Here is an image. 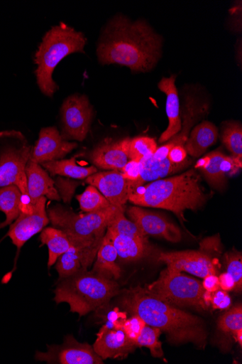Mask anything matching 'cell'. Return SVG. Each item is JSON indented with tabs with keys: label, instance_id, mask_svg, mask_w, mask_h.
Masks as SVG:
<instances>
[{
	"label": "cell",
	"instance_id": "ba28073f",
	"mask_svg": "<svg viewBox=\"0 0 242 364\" xmlns=\"http://www.w3.org/2000/svg\"><path fill=\"white\" fill-rule=\"evenodd\" d=\"M147 289L163 301L179 307L195 308L200 311L209 309L204 301L202 282L183 272L166 268L158 279L148 284Z\"/></svg>",
	"mask_w": 242,
	"mask_h": 364
},
{
	"label": "cell",
	"instance_id": "ffe728a7",
	"mask_svg": "<svg viewBox=\"0 0 242 364\" xmlns=\"http://www.w3.org/2000/svg\"><path fill=\"white\" fill-rule=\"evenodd\" d=\"M25 172L29 206L35 205L43 196H47L51 200L60 201V197L54 186L55 182L40 164L29 161Z\"/></svg>",
	"mask_w": 242,
	"mask_h": 364
},
{
	"label": "cell",
	"instance_id": "cb8c5ba5",
	"mask_svg": "<svg viewBox=\"0 0 242 364\" xmlns=\"http://www.w3.org/2000/svg\"><path fill=\"white\" fill-rule=\"evenodd\" d=\"M117 251L109 236H104L96 256L92 272L103 277L116 281L121 276V269L116 262Z\"/></svg>",
	"mask_w": 242,
	"mask_h": 364
},
{
	"label": "cell",
	"instance_id": "ac0fdd59",
	"mask_svg": "<svg viewBox=\"0 0 242 364\" xmlns=\"http://www.w3.org/2000/svg\"><path fill=\"white\" fill-rule=\"evenodd\" d=\"M130 138L115 141L106 139L100 142L90 154L95 167L104 171L122 170L129 161Z\"/></svg>",
	"mask_w": 242,
	"mask_h": 364
},
{
	"label": "cell",
	"instance_id": "8fae6325",
	"mask_svg": "<svg viewBox=\"0 0 242 364\" xmlns=\"http://www.w3.org/2000/svg\"><path fill=\"white\" fill-rule=\"evenodd\" d=\"M158 260L166 264L167 268L179 272H186L203 279L214 274L218 269L216 260L211 255L197 250L161 252Z\"/></svg>",
	"mask_w": 242,
	"mask_h": 364
},
{
	"label": "cell",
	"instance_id": "d6986e66",
	"mask_svg": "<svg viewBox=\"0 0 242 364\" xmlns=\"http://www.w3.org/2000/svg\"><path fill=\"white\" fill-rule=\"evenodd\" d=\"M102 240L89 245L73 247L62 255L57 259L55 267L59 275V281L79 272L87 271L96 258Z\"/></svg>",
	"mask_w": 242,
	"mask_h": 364
},
{
	"label": "cell",
	"instance_id": "b9f144b4",
	"mask_svg": "<svg viewBox=\"0 0 242 364\" xmlns=\"http://www.w3.org/2000/svg\"><path fill=\"white\" fill-rule=\"evenodd\" d=\"M202 284L204 289L209 292H215L221 289L219 277L214 274L204 277Z\"/></svg>",
	"mask_w": 242,
	"mask_h": 364
},
{
	"label": "cell",
	"instance_id": "30bf717a",
	"mask_svg": "<svg viewBox=\"0 0 242 364\" xmlns=\"http://www.w3.org/2000/svg\"><path fill=\"white\" fill-rule=\"evenodd\" d=\"M35 359L57 364H103V360L89 343L78 342L73 336L65 337L61 345L48 346L47 352L38 351Z\"/></svg>",
	"mask_w": 242,
	"mask_h": 364
},
{
	"label": "cell",
	"instance_id": "f546056e",
	"mask_svg": "<svg viewBox=\"0 0 242 364\" xmlns=\"http://www.w3.org/2000/svg\"><path fill=\"white\" fill-rule=\"evenodd\" d=\"M124 212L125 206L120 208L107 228L135 240L149 243L148 236L133 222L126 218Z\"/></svg>",
	"mask_w": 242,
	"mask_h": 364
},
{
	"label": "cell",
	"instance_id": "d4e9b609",
	"mask_svg": "<svg viewBox=\"0 0 242 364\" xmlns=\"http://www.w3.org/2000/svg\"><path fill=\"white\" fill-rule=\"evenodd\" d=\"M218 136L216 126L209 121H204L192 129L185 145V150L187 154L199 157L216 142Z\"/></svg>",
	"mask_w": 242,
	"mask_h": 364
},
{
	"label": "cell",
	"instance_id": "e0dca14e",
	"mask_svg": "<svg viewBox=\"0 0 242 364\" xmlns=\"http://www.w3.org/2000/svg\"><path fill=\"white\" fill-rule=\"evenodd\" d=\"M113 206L124 207L133 193L131 184L118 171L97 172L87 178Z\"/></svg>",
	"mask_w": 242,
	"mask_h": 364
},
{
	"label": "cell",
	"instance_id": "1f68e13d",
	"mask_svg": "<svg viewBox=\"0 0 242 364\" xmlns=\"http://www.w3.org/2000/svg\"><path fill=\"white\" fill-rule=\"evenodd\" d=\"M222 142L234 159L242 161V127L238 122H230L224 126Z\"/></svg>",
	"mask_w": 242,
	"mask_h": 364
},
{
	"label": "cell",
	"instance_id": "7402d4cb",
	"mask_svg": "<svg viewBox=\"0 0 242 364\" xmlns=\"http://www.w3.org/2000/svg\"><path fill=\"white\" fill-rule=\"evenodd\" d=\"M203 113L204 107L200 106L192 97H188L183 108L182 130L177 135L167 141L166 144L158 148L150 158L157 161L164 160L167 159L168 152L172 147L185 146L189 136L190 129Z\"/></svg>",
	"mask_w": 242,
	"mask_h": 364
},
{
	"label": "cell",
	"instance_id": "7c38bea8",
	"mask_svg": "<svg viewBox=\"0 0 242 364\" xmlns=\"http://www.w3.org/2000/svg\"><path fill=\"white\" fill-rule=\"evenodd\" d=\"M46 202V197H41L31 211L21 212L17 220L11 225L8 236L18 251L33 236L42 232L49 223Z\"/></svg>",
	"mask_w": 242,
	"mask_h": 364
},
{
	"label": "cell",
	"instance_id": "6da1fadb",
	"mask_svg": "<svg viewBox=\"0 0 242 364\" xmlns=\"http://www.w3.org/2000/svg\"><path fill=\"white\" fill-rule=\"evenodd\" d=\"M162 38L144 21L114 17L99 41L97 56L102 64H119L132 72L147 73L158 63Z\"/></svg>",
	"mask_w": 242,
	"mask_h": 364
},
{
	"label": "cell",
	"instance_id": "5bb4252c",
	"mask_svg": "<svg viewBox=\"0 0 242 364\" xmlns=\"http://www.w3.org/2000/svg\"><path fill=\"white\" fill-rule=\"evenodd\" d=\"M242 161L220 151H212L200 159L195 165L211 186L219 190L224 188L227 176L236 173L241 168Z\"/></svg>",
	"mask_w": 242,
	"mask_h": 364
},
{
	"label": "cell",
	"instance_id": "9a60e30c",
	"mask_svg": "<svg viewBox=\"0 0 242 364\" xmlns=\"http://www.w3.org/2000/svg\"><path fill=\"white\" fill-rule=\"evenodd\" d=\"M77 146V143L64 140L57 128L54 127L43 128L35 146L32 149L29 161L42 164L60 160L76 149Z\"/></svg>",
	"mask_w": 242,
	"mask_h": 364
},
{
	"label": "cell",
	"instance_id": "4fadbf2b",
	"mask_svg": "<svg viewBox=\"0 0 242 364\" xmlns=\"http://www.w3.org/2000/svg\"><path fill=\"white\" fill-rule=\"evenodd\" d=\"M127 215L147 236L159 237L172 243L182 241L180 228L159 213L133 206L128 209Z\"/></svg>",
	"mask_w": 242,
	"mask_h": 364
},
{
	"label": "cell",
	"instance_id": "52a82bcc",
	"mask_svg": "<svg viewBox=\"0 0 242 364\" xmlns=\"http://www.w3.org/2000/svg\"><path fill=\"white\" fill-rule=\"evenodd\" d=\"M32 149L22 132L17 130L0 132V188L15 185L28 200L25 170Z\"/></svg>",
	"mask_w": 242,
	"mask_h": 364
},
{
	"label": "cell",
	"instance_id": "f35d334b",
	"mask_svg": "<svg viewBox=\"0 0 242 364\" xmlns=\"http://www.w3.org/2000/svg\"><path fill=\"white\" fill-rule=\"evenodd\" d=\"M142 171L143 164L141 161L129 160L120 172L131 184L139 179Z\"/></svg>",
	"mask_w": 242,
	"mask_h": 364
},
{
	"label": "cell",
	"instance_id": "d6a6232c",
	"mask_svg": "<svg viewBox=\"0 0 242 364\" xmlns=\"http://www.w3.org/2000/svg\"><path fill=\"white\" fill-rule=\"evenodd\" d=\"M158 149L154 139L139 136L131 139L128 146V159L136 161H142L151 157Z\"/></svg>",
	"mask_w": 242,
	"mask_h": 364
},
{
	"label": "cell",
	"instance_id": "8d00e7d4",
	"mask_svg": "<svg viewBox=\"0 0 242 364\" xmlns=\"http://www.w3.org/2000/svg\"><path fill=\"white\" fill-rule=\"evenodd\" d=\"M204 301L207 307L214 310H228L232 304L228 292L221 289L215 292L205 291Z\"/></svg>",
	"mask_w": 242,
	"mask_h": 364
},
{
	"label": "cell",
	"instance_id": "7a4b0ae2",
	"mask_svg": "<svg viewBox=\"0 0 242 364\" xmlns=\"http://www.w3.org/2000/svg\"><path fill=\"white\" fill-rule=\"evenodd\" d=\"M121 304L131 315L139 316L147 325L159 328L172 345L192 343L199 349L207 345L209 332L202 318L163 301L146 287L126 290Z\"/></svg>",
	"mask_w": 242,
	"mask_h": 364
},
{
	"label": "cell",
	"instance_id": "9c48e42d",
	"mask_svg": "<svg viewBox=\"0 0 242 364\" xmlns=\"http://www.w3.org/2000/svg\"><path fill=\"white\" fill-rule=\"evenodd\" d=\"M93 116V107L86 95H74L66 98L61 108L62 139L83 141L89 134Z\"/></svg>",
	"mask_w": 242,
	"mask_h": 364
},
{
	"label": "cell",
	"instance_id": "44dd1931",
	"mask_svg": "<svg viewBox=\"0 0 242 364\" xmlns=\"http://www.w3.org/2000/svg\"><path fill=\"white\" fill-rule=\"evenodd\" d=\"M158 88L166 95V114L168 119V126L159 139L162 144L179 134L182 128V120L176 76L163 77L158 84Z\"/></svg>",
	"mask_w": 242,
	"mask_h": 364
},
{
	"label": "cell",
	"instance_id": "ab89813d",
	"mask_svg": "<svg viewBox=\"0 0 242 364\" xmlns=\"http://www.w3.org/2000/svg\"><path fill=\"white\" fill-rule=\"evenodd\" d=\"M127 319L126 312L120 311L119 309L111 311L105 317V324L116 328H123V325Z\"/></svg>",
	"mask_w": 242,
	"mask_h": 364
},
{
	"label": "cell",
	"instance_id": "8992f818",
	"mask_svg": "<svg viewBox=\"0 0 242 364\" xmlns=\"http://www.w3.org/2000/svg\"><path fill=\"white\" fill-rule=\"evenodd\" d=\"M120 208L111 205L105 210L81 215L57 205L48 210V215L53 225L64 231L73 242L87 245L103 239Z\"/></svg>",
	"mask_w": 242,
	"mask_h": 364
},
{
	"label": "cell",
	"instance_id": "3957f363",
	"mask_svg": "<svg viewBox=\"0 0 242 364\" xmlns=\"http://www.w3.org/2000/svg\"><path fill=\"white\" fill-rule=\"evenodd\" d=\"M210 195L202 186L200 175L195 169L180 176L153 181L138 188L128 201L136 206L159 208L174 213L185 220V212L202 208Z\"/></svg>",
	"mask_w": 242,
	"mask_h": 364
},
{
	"label": "cell",
	"instance_id": "7bdbcfd3",
	"mask_svg": "<svg viewBox=\"0 0 242 364\" xmlns=\"http://www.w3.org/2000/svg\"><path fill=\"white\" fill-rule=\"evenodd\" d=\"M221 289L227 292L233 291L235 283L233 278L226 272L221 274L219 277Z\"/></svg>",
	"mask_w": 242,
	"mask_h": 364
},
{
	"label": "cell",
	"instance_id": "83f0119b",
	"mask_svg": "<svg viewBox=\"0 0 242 364\" xmlns=\"http://www.w3.org/2000/svg\"><path fill=\"white\" fill-rule=\"evenodd\" d=\"M43 167L53 176H60L75 179H85L97 173L95 166L84 168L79 166L76 158L60 159L42 164Z\"/></svg>",
	"mask_w": 242,
	"mask_h": 364
},
{
	"label": "cell",
	"instance_id": "836d02e7",
	"mask_svg": "<svg viewBox=\"0 0 242 364\" xmlns=\"http://www.w3.org/2000/svg\"><path fill=\"white\" fill-rule=\"evenodd\" d=\"M161 334L159 328L146 325L138 338L136 346L137 348H148L154 358H163L162 343L159 340Z\"/></svg>",
	"mask_w": 242,
	"mask_h": 364
},
{
	"label": "cell",
	"instance_id": "4316f807",
	"mask_svg": "<svg viewBox=\"0 0 242 364\" xmlns=\"http://www.w3.org/2000/svg\"><path fill=\"white\" fill-rule=\"evenodd\" d=\"M40 240L43 245H47L49 250V268L53 267L57 259L68 250L75 247L84 246L76 244L68 237L64 231L55 227L44 228L40 235Z\"/></svg>",
	"mask_w": 242,
	"mask_h": 364
},
{
	"label": "cell",
	"instance_id": "f1b7e54d",
	"mask_svg": "<svg viewBox=\"0 0 242 364\" xmlns=\"http://www.w3.org/2000/svg\"><path fill=\"white\" fill-rule=\"evenodd\" d=\"M22 193L15 185L0 188V211L5 213L6 220L0 223V229L11 225L21 213Z\"/></svg>",
	"mask_w": 242,
	"mask_h": 364
},
{
	"label": "cell",
	"instance_id": "2e32d148",
	"mask_svg": "<svg viewBox=\"0 0 242 364\" xmlns=\"http://www.w3.org/2000/svg\"><path fill=\"white\" fill-rule=\"evenodd\" d=\"M95 353L102 359L125 358L137 348L126 335L123 328L104 324L93 345Z\"/></svg>",
	"mask_w": 242,
	"mask_h": 364
},
{
	"label": "cell",
	"instance_id": "603a6c76",
	"mask_svg": "<svg viewBox=\"0 0 242 364\" xmlns=\"http://www.w3.org/2000/svg\"><path fill=\"white\" fill-rule=\"evenodd\" d=\"M141 162L143 164V171L141 177L134 183H131L133 192L145 183L160 180L185 170L189 164L187 159L182 164H174L170 162L167 158L157 161L152 159L150 157Z\"/></svg>",
	"mask_w": 242,
	"mask_h": 364
},
{
	"label": "cell",
	"instance_id": "60d3db41",
	"mask_svg": "<svg viewBox=\"0 0 242 364\" xmlns=\"http://www.w3.org/2000/svg\"><path fill=\"white\" fill-rule=\"evenodd\" d=\"M167 158L174 164H182L187 159V153L185 146H176L168 152Z\"/></svg>",
	"mask_w": 242,
	"mask_h": 364
},
{
	"label": "cell",
	"instance_id": "d590c367",
	"mask_svg": "<svg viewBox=\"0 0 242 364\" xmlns=\"http://www.w3.org/2000/svg\"><path fill=\"white\" fill-rule=\"evenodd\" d=\"M226 273L233 279L234 290L241 293L242 289V257L239 252H231L225 255Z\"/></svg>",
	"mask_w": 242,
	"mask_h": 364
},
{
	"label": "cell",
	"instance_id": "5b68a950",
	"mask_svg": "<svg viewBox=\"0 0 242 364\" xmlns=\"http://www.w3.org/2000/svg\"><path fill=\"white\" fill-rule=\"evenodd\" d=\"M86 43L82 32L62 22L46 33L35 54L37 81L44 95L53 97L59 88L53 78L59 63L69 55L84 53Z\"/></svg>",
	"mask_w": 242,
	"mask_h": 364
},
{
	"label": "cell",
	"instance_id": "74e56055",
	"mask_svg": "<svg viewBox=\"0 0 242 364\" xmlns=\"http://www.w3.org/2000/svg\"><path fill=\"white\" fill-rule=\"evenodd\" d=\"M146 325L147 323L141 317L137 315H131L130 318L125 321L123 329L127 337L136 344L138 338H139Z\"/></svg>",
	"mask_w": 242,
	"mask_h": 364
},
{
	"label": "cell",
	"instance_id": "e575fe53",
	"mask_svg": "<svg viewBox=\"0 0 242 364\" xmlns=\"http://www.w3.org/2000/svg\"><path fill=\"white\" fill-rule=\"evenodd\" d=\"M218 328L221 332L232 337L242 332V306L236 305L230 309L218 321Z\"/></svg>",
	"mask_w": 242,
	"mask_h": 364
},
{
	"label": "cell",
	"instance_id": "4dcf8cb0",
	"mask_svg": "<svg viewBox=\"0 0 242 364\" xmlns=\"http://www.w3.org/2000/svg\"><path fill=\"white\" fill-rule=\"evenodd\" d=\"M76 198L81 210L86 213L98 212L111 206L107 198L97 188L91 185Z\"/></svg>",
	"mask_w": 242,
	"mask_h": 364
},
{
	"label": "cell",
	"instance_id": "484cf974",
	"mask_svg": "<svg viewBox=\"0 0 242 364\" xmlns=\"http://www.w3.org/2000/svg\"><path fill=\"white\" fill-rule=\"evenodd\" d=\"M106 235L111 240L119 257L124 261L140 260L151 252L150 243L135 240L108 228Z\"/></svg>",
	"mask_w": 242,
	"mask_h": 364
},
{
	"label": "cell",
	"instance_id": "277c9868",
	"mask_svg": "<svg viewBox=\"0 0 242 364\" xmlns=\"http://www.w3.org/2000/svg\"><path fill=\"white\" fill-rule=\"evenodd\" d=\"M119 294L115 280L84 271L60 281L55 290L56 304L65 303L72 313L84 316L107 305Z\"/></svg>",
	"mask_w": 242,
	"mask_h": 364
}]
</instances>
